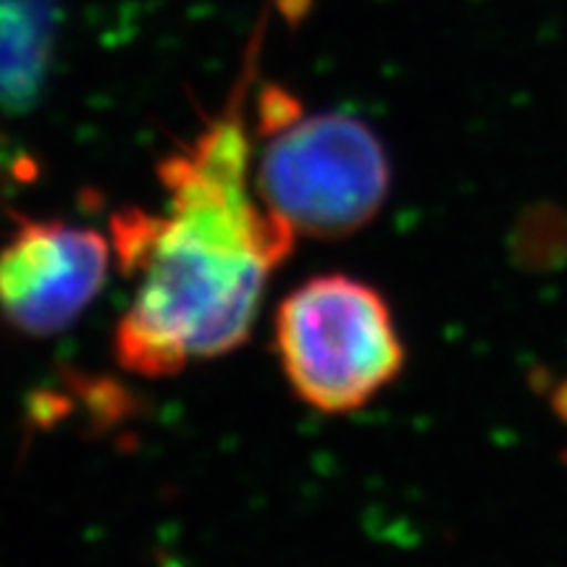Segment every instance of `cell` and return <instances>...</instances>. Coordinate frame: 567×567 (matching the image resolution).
<instances>
[{
	"instance_id": "5b68a950",
	"label": "cell",
	"mask_w": 567,
	"mask_h": 567,
	"mask_svg": "<svg viewBox=\"0 0 567 567\" xmlns=\"http://www.w3.org/2000/svg\"><path fill=\"white\" fill-rule=\"evenodd\" d=\"M55 0H0V105H30L51 61Z\"/></svg>"
},
{
	"instance_id": "277c9868",
	"label": "cell",
	"mask_w": 567,
	"mask_h": 567,
	"mask_svg": "<svg viewBox=\"0 0 567 567\" xmlns=\"http://www.w3.org/2000/svg\"><path fill=\"white\" fill-rule=\"evenodd\" d=\"M111 237L61 218L19 216L0 245V318L48 339L80 321L109 281Z\"/></svg>"
},
{
	"instance_id": "6da1fadb",
	"label": "cell",
	"mask_w": 567,
	"mask_h": 567,
	"mask_svg": "<svg viewBox=\"0 0 567 567\" xmlns=\"http://www.w3.org/2000/svg\"><path fill=\"white\" fill-rule=\"evenodd\" d=\"M252 161L237 95L158 166L166 189L161 213L130 208L113 216V260L137 281L113 334L126 371L163 379L247 342L268 276L297 243L255 193Z\"/></svg>"
},
{
	"instance_id": "7a4b0ae2",
	"label": "cell",
	"mask_w": 567,
	"mask_h": 567,
	"mask_svg": "<svg viewBox=\"0 0 567 567\" xmlns=\"http://www.w3.org/2000/svg\"><path fill=\"white\" fill-rule=\"evenodd\" d=\"M274 344L297 400L326 415L363 410L408 360L384 295L347 274L313 276L284 297Z\"/></svg>"
},
{
	"instance_id": "3957f363",
	"label": "cell",
	"mask_w": 567,
	"mask_h": 567,
	"mask_svg": "<svg viewBox=\"0 0 567 567\" xmlns=\"http://www.w3.org/2000/svg\"><path fill=\"white\" fill-rule=\"evenodd\" d=\"M260 137L266 142L252 161V187L297 239L350 237L384 208L392 163L379 134L360 118L297 111Z\"/></svg>"
}]
</instances>
